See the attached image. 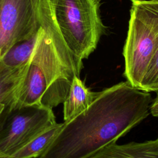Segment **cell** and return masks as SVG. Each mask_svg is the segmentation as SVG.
Instances as JSON below:
<instances>
[{"label": "cell", "mask_w": 158, "mask_h": 158, "mask_svg": "<svg viewBox=\"0 0 158 158\" xmlns=\"http://www.w3.org/2000/svg\"><path fill=\"white\" fill-rule=\"evenodd\" d=\"M152 100L149 92L127 81L105 88L88 108L63 122L39 158L89 157L145 119Z\"/></svg>", "instance_id": "cell-1"}, {"label": "cell", "mask_w": 158, "mask_h": 158, "mask_svg": "<svg viewBox=\"0 0 158 158\" xmlns=\"http://www.w3.org/2000/svg\"><path fill=\"white\" fill-rule=\"evenodd\" d=\"M40 17L37 41L12 106L57 107L83 67L64 40L51 0H40Z\"/></svg>", "instance_id": "cell-2"}, {"label": "cell", "mask_w": 158, "mask_h": 158, "mask_svg": "<svg viewBox=\"0 0 158 158\" xmlns=\"http://www.w3.org/2000/svg\"><path fill=\"white\" fill-rule=\"evenodd\" d=\"M127 38L123 49V76L139 89L158 48V0H130Z\"/></svg>", "instance_id": "cell-3"}, {"label": "cell", "mask_w": 158, "mask_h": 158, "mask_svg": "<svg viewBox=\"0 0 158 158\" xmlns=\"http://www.w3.org/2000/svg\"><path fill=\"white\" fill-rule=\"evenodd\" d=\"M56 20L68 48L78 59L88 58L96 49L106 27L99 0H51Z\"/></svg>", "instance_id": "cell-4"}, {"label": "cell", "mask_w": 158, "mask_h": 158, "mask_svg": "<svg viewBox=\"0 0 158 158\" xmlns=\"http://www.w3.org/2000/svg\"><path fill=\"white\" fill-rule=\"evenodd\" d=\"M56 123L52 109L40 105L6 106L0 114V153L10 157Z\"/></svg>", "instance_id": "cell-5"}, {"label": "cell", "mask_w": 158, "mask_h": 158, "mask_svg": "<svg viewBox=\"0 0 158 158\" xmlns=\"http://www.w3.org/2000/svg\"><path fill=\"white\" fill-rule=\"evenodd\" d=\"M40 27V0H0V59Z\"/></svg>", "instance_id": "cell-6"}, {"label": "cell", "mask_w": 158, "mask_h": 158, "mask_svg": "<svg viewBox=\"0 0 158 158\" xmlns=\"http://www.w3.org/2000/svg\"><path fill=\"white\" fill-rule=\"evenodd\" d=\"M88 158H158V137L141 143L133 141L118 144L114 142Z\"/></svg>", "instance_id": "cell-7"}, {"label": "cell", "mask_w": 158, "mask_h": 158, "mask_svg": "<svg viewBox=\"0 0 158 158\" xmlns=\"http://www.w3.org/2000/svg\"><path fill=\"white\" fill-rule=\"evenodd\" d=\"M99 94L100 91H92L86 87L80 77H74L62 103L64 120L67 121L85 110Z\"/></svg>", "instance_id": "cell-8"}, {"label": "cell", "mask_w": 158, "mask_h": 158, "mask_svg": "<svg viewBox=\"0 0 158 158\" xmlns=\"http://www.w3.org/2000/svg\"><path fill=\"white\" fill-rule=\"evenodd\" d=\"M28 64L10 67L0 60V114L6 106L14 104Z\"/></svg>", "instance_id": "cell-9"}, {"label": "cell", "mask_w": 158, "mask_h": 158, "mask_svg": "<svg viewBox=\"0 0 158 158\" xmlns=\"http://www.w3.org/2000/svg\"><path fill=\"white\" fill-rule=\"evenodd\" d=\"M63 123H56L48 127L9 158H35L40 157L48 148L59 132Z\"/></svg>", "instance_id": "cell-10"}, {"label": "cell", "mask_w": 158, "mask_h": 158, "mask_svg": "<svg viewBox=\"0 0 158 158\" xmlns=\"http://www.w3.org/2000/svg\"><path fill=\"white\" fill-rule=\"evenodd\" d=\"M38 34V31L31 38L14 45L0 59L1 61L10 67H19L28 64L35 48Z\"/></svg>", "instance_id": "cell-11"}, {"label": "cell", "mask_w": 158, "mask_h": 158, "mask_svg": "<svg viewBox=\"0 0 158 158\" xmlns=\"http://www.w3.org/2000/svg\"><path fill=\"white\" fill-rule=\"evenodd\" d=\"M139 89L149 93L158 91V48L149 62Z\"/></svg>", "instance_id": "cell-12"}, {"label": "cell", "mask_w": 158, "mask_h": 158, "mask_svg": "<svg viewBox=\"0 0 158 158\" xmlns=\"http://www.w3.org/2000/svg\"><path fill=\"white\" fill-rule=\"evenodd\" d=\"M156 96L152 100L149 107V114L153 117H158V91L156 92Z\"/></svg>", "instance_id": "cell-13"}, {"label": "cell", "mask_w": 158, "mask_h": 158, "mask_svg": "<svg viewBox=\"0 0 158 158\" xmlns=\"http://www.w3.org/2000/svg\"><path fill=\"white\" fill-rule=\"evenodd\" d=\"M0 158H9V157L6 156H4V155H3L2 154L0 153Z\"/></svg>", "instance_id": "cell-14"}, {"label": "cell", "mask_w": 158, "mask_h": 158, "mask_svg": "<svg viewBox=\"0 0 158 158\" xmlns=\"http://www.w3.org/2000/svg\"><path fill=\"white\" fill-rule=\"evenodd\" d=\"M99 1H102V0H99Z\"/></svg>", "instance_id": "cell-15"}]
</instances>
